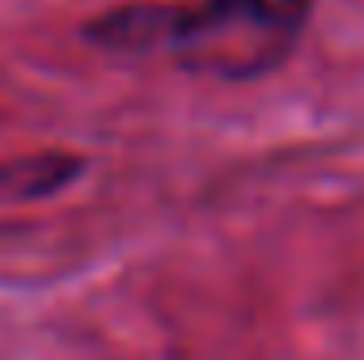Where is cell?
<instances>
[{
	"instance_id": "cell-1",
	"label": "cell",
	"mask_w": 364,
	"mask_h": 360,
	"mask_svg": "<svg viewBox=\"0 0 364 360\" xmlns=\"http://www.w3.org/2000/svg\"><path fill=\"white\" fill-rule=\"evenodd\" d=\"M314 0H195L170 4L161 51L186 73L216 81H250L275 73L301 43Z\"/></svg>"
},
{
	"instance_id": "cell-2",
	"label": "cell",
	"mask_w": 364,
	"mask_h": 360,
	"mask_svg": "<svg viewBox=\"0 0 364 360\" xmlns=\"http://www.w3.org/2000/svg\"><path fill=\"white\" fill-rule=\"evenodd\" d=\"M85 162L73 153H30V157H13L0 162V203H30V199H47L60 195L64 186L81 179Z\"/></svg>"
}]
</instances>
